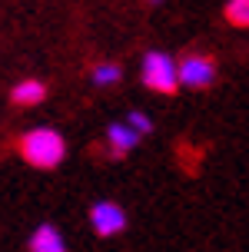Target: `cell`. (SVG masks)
<instances>
[{
  "instance_id": "1",
  "label": "cell",
  "mask_w": 249,
  "mask_h": 252,
  "mask_svg": "<svg viewBox=\"0 0 249 252\" xmlns=\"http://www.w3.org/2000/svg\"><path fill=\"white\" fill-rule=\"evenodd\" d=\"M20 153H24L27 163L37 166V169H57L67 156V143L53 129H34L20 139Z\"/></svg>"
},
{
  "instance_id": "2",
  "label": "cell",
  "mask_w": 249,
  "mask_h": 252,
  "mask_svg": "<svg viewBox=\"0 0 249 252\" xmlns=\"http://www.w3.org/2000/svg\"><path fill=\"white\" fill-rule=\"evenodd\" d=\"M143 83L149 90H156V93H176V87H183L179 83V63H173L170 53H160V50H149L143 57Z\"/></svg>"
},
{
  "instance_id": "3",
  "label": "cell",
  "mask_w": 249,
  "mask_h": 252,
  "mask_svg": "<svg viewBox=\"0 0 249 252\" xmlns=\"http://www.w3.org/2000/svg\"><path fill=\"white\" fill-rule=\"evenodd\" d=\"M216 80V63L210 57H199V53H189L186 60L179 63V83L189 90H206Z\"/></svg>"
},
{
  "instance_id": "4",
  "label": "cell",
  "mask_w": 249,
  "mask_h": 252,
  "mask_svg": "<svg viewBox=\"0 0 249 252\" xmlns=\"http://www.w3.org/2000/svg\"><path fill=\"white\" fill-rule=\"evenodd\" d=\"M90 222L100 236H116L126 229V213L116 206V202H97L90 209Z\"/></svg>"
},
{
  "instance_id": "5",
  "label": "cell",
  "mask_w": 249,
  "mask_h": 252,
  "mask_svg": "<svg viewBox=\"0 0 249 252\" xmlns=\"http://www.w3.org/2000/svg\"><path fill=\"white\" fill-rule=\"evenodd\" d=\"M140 136H143V133H140V129H133L130 123H113L110 129H107V139H110V146H113V153H116V156H126V153L140 143Z\"/></svg>"
},
{
  "instance_id": "6",
  "label": "cell",
  "mask_w": 249,
  "mask_h": 252,
  "mask_svg": "<svg viewBox=\"0 0 249 252\" xmlns=\"http://www.w3.org/2000/svg\"><path fill=\"white\" fill-rule=\"evenodd\" d=\"M30 252H67V242L60 239V232L53 226H40L30 236Z\"/></svg>"
},
{
  "instance_id": "7",
  "label": "cell",
  "mask_w": 249,
  "mask_h": 252,
  "mask_svg": "<svg viewBox=\"0 0 249 252\" xmlns=\"http://www.w3.org/2000/svg\"><path fill=\"white\" fill-rule=\"evenodd\" d=\"M43 93H47V90H43L40 80H24V83L13 87L10 96H13V103H20V106H34V103L43 100Z\"/></svg>"
},
{
  "instance_id": "8",
  "label": "cell",
  "mask_w": 249,
  "mask_h": 252,
  "mask_svg": "<svg viewBox=\"0 0 249 252\" xmlns=\"http://www.w3.org/2000/svg\"><path fill=\"white\" fill-rule=\"evenodd\" d=\"M226 20L233 27H249V0H229L226 3Z\"/></svg>"
},
{
  "instance_id": "9",
  "label": "cell",
  "mask_w": 249,
  "mask_h": 252,
  "mask_svg": "<svg viewBox=\"0 0 249 252\" xmlns=\"http://www.w3.org/2000/svg\"><path fill=\"white\" fill-rule=\"evenodd\" d=\"M120 66L116 63H100L97 70H93V83L97 87H113V83H120Z\"/></svg>"
},
{
  "instance_id": "10",
  "label": "cell",
  "mask_w": 249,
  "mask_h": 252,
  "mask_svg": "<svg viewBox=\"0 0 249 252\" xmlns=\"http://www.w3.org/2000/svg\"><path fill=\"white\" fill-rule=\"evenodd\" d=\"M126 123L133 126V129H140L143 136H146L149 129H153V123H149V116H146V113H140V110H133V113L126 116Z\"/></svg>"
},
{
  "instance_id": "11",
  "label": "cell",
  "mask_w": 249,
  "mask_h": 252,
  "mask_svg": "<svg viewBox=\"0 0 249 252\" xmlns=\"http://www.w3.org/2000/svg\"><path fill=\"white\" fill-rule=\"evenodd\" d=\"M153 3H156V0H153Z\"/></svg>"
}]
</instances>
